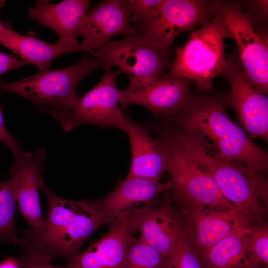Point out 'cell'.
Here are the masks:
<instances>
[{
    "label": "cell",
    "instance_id": "obj_7",
    "mask_svg": "<svg viewBox=\"0 0 268 268\" xmlns=\"http://www.w3.org/2000/svg\"><path fill=\"white\" fill-rule=\"evenodd\" d=\"M94 56L104 69L115 66L126 75L133 91L149 86L169 69L170 54L164 53L143 35L135 33L122 40L110 41L96 51Z\"/></svg>",
    "mask_w": 268,
    "mask_h": 268
},
{
    "label": "cell",
    "instance_id": "obj_9",
    "mask_svg": "<svg viewBox=\"0 0 268 268\" xmlns=\"http://www.w3.org/2000/svg\"><path fill=\"white\" fill-rule=\"evenodd\" d=\"M121 74L111 68L99 82L82 97H80L73 110L59 121L63 130L71 131L85 124L102 128H115L124 131L127 116L119 108L120 90L116 78Z\"/></svg>",
    "mask_w": 268,
    "mask_h": 268
},
{
    "label": "cell",
    "instance_id": "obj_14",
    "mask_svg": "<svg viewBox=\"0 0 268 268\" xmlns=\"http://www.w3.org/2000/svg\"><path fill=\"white\" fill-rule=\"evenodd\" d=\"M46 150L40 147L33 152H25L14 159L7 179L13 188L19 211L30 228L36 229L43 222L39 191L42 182Z\"/></svg>",
    "mask_w": 268,
    "mask_h": 268
},
{
    "label": "cell",
    "instance_id": "obj_29",
    "mask_svg": "<svg viewBox=\"0 0 268 268\" xmlns=\"http://www.w3.org/2000/svg\"><path fill=\"white\" fill-rule=\"evenodd\" d=\"M20 268H67L66 266H57L25 254L15 258Z\"/></svg>",
    "mask_w": 268,
    "mask_h": 268
},
{
    "label": "cell",
    "instance_id": "obj_4",
    "mask_svg": "<svg viewBox=\"0 0 268 268\" xmlns=\"http://www.w3.org/2000/svg\"><path fill=\"white\" fill-rule=\"evenodd\" d=\"M101 67L97 58L87 55L65 68L47 69L17 81L0 82V91L29 100L38 110L59 121L76 105L80 97L76 90L80 83Z\"/></svg>",
    "mask_w": 268,
    "mask_h": 268
},
{
    "label": "cell",
    "instance_id": "obj_28",
    "mask_svg": "<svg viewBox=\"0 0 268 268\" xmlns=\"http://www.w3.org/2000/svg\"><path fill=\"white\" fill-rule=\"evenodd\" d=\"M0 141L4 143L13 154L14 159L21 157L25 152L20 141L14 137L9 132L4 122L2 110L0 105Z\"/></svg>",
    "mask_w": 268,
    "mask_h": 268
},
{
    "label": "cell",
    "instance_id": "obj_19",
    "mask_svg": "<svg viewBox=\"0 0 268 268\" xmlns=\"http://www.w3.org/2000/svg\"><path fill=\"white\" fill-rule=\"evenodd\" d=\"M131 147V162L127 177L159 180L167 171L168 157L166 148L158 138L152 137L141 124L127 116L125 128Z\"/></svg>",
    "mask_w": 268,
    "mask_h": 268
},
{
    "label": "cell",
    "instance_id": "obj_24",
    "mask_svg": "<svg viewBox=\"0 0 268 268\" xmlns=\"http://www.w3.org/2000/svg\"><path fill=\"white\" fill-rule=\"evenodd\" d=\"M268 265V225L267 223L252 225L247 234V253L241 268H259Z\"/></svg>",
    "mask_w": 268,
    "mask_h": 268
},
{
    "label": "cell",
    "instance_id": "obj_26",
    "mask_svg": "<svg viewBox=\"0 0 268 268\" xmlns=\"http://www.w3.org/2000/svg\"><path fill=\"white\" fill-rule=\"evenodd\" d=\"M165 268H203L201 259L190 246L186 233L175 253L166 258Z\"/></svg>",
    "mask_w": 268,
    "mask_h": 268
},
{
    "label": "cell",
    "instance_id": "obj_32",
    "mask_svg": "<svg viewBox=\"0 0 268 268\" xmlns=\"http://www.w3.org/2000/svg\"><path fill=\"white\" fill-rule=\"evenodd\" d=\"M4 2L3 1L0 0V9L2 7V6L4 5ZM6 24L2 22L0 20V33L2 32V31L3 30L4 28L7 27Z\"/></svg>",
    "mask_w": 268,
    "mask_h": 268
},
{
    "label": "cell",
    "instance_id": "obj_22",
    "mask_svg": "<svg viewBox=\"0 0 268 268\" xmlns=\"http://www.w3.org/2000/svg\"><path fill=\"white\" fill-rule=\"evenodd\" d=\"M249 230L226 237L212 247L200 257L203 268H241Z\"/></svg>",
    "mask_w": 268,
    "mask_h": 268
},
{
    "label": "cell",
    "instance_id": "obj_8",
    "mask_svg": "<svg viewBox=\"0 0 268 268\" xmlns=\"http://www.w3.org/2000/svg\"><path fill=\"white\" fill-rule=\"evenodd\" d=\"M215 14L236 43L244 71L252 85L263 94L268 92V43L257 33L249 16L238 5L214 1Z\"/></svg>",
    "mask_w": 268,
    "mask_h": 268
},
{
    "label": "cell",
    "instance_id": "obj_21",
    "mask_svg": "<svg viewBox=\"0 0 268 268\" xmlns=\"http://www.w3.org/2000/svg\"><path fill=\"white\" fill-rule=\"evenodd\" d=\"M0 44L12 51L27 64L35 65L40 71L48 69L53 60L59 56L78 52L74 47L50 44L34 37L21 35L8 27L0 33Z\"/></svg>",
    "mask_w": 268,
    "mask_h": 268
},
{
    "label": "cell",
    "instance_id": "obj_17",
    "mask_svg": "<svg viewBox=\"0 0 268 268\" xmlns=\"http://www.w3.org/2000/svg\"><path fill=\"white\" fill-rule=\"evenodd\" d=\"M190 80L164 74L152 85L137 90H120L119 103L124 108L142 106L154 116L168 118L180 111L191 97Z\"/></svg>",
    "mask_w": 268,
    "mask_h": 268
},
{
    "label": "cell",
    "instance_id": "obj_27",
    "mask_svg": "<svg viewBox=\"0 0 268 268\" xmlns=\"http://www.w3.org/2000/svg\"><path fill=\"white\" fill-rule=\"evenodd\" d=\"M162 0H125V6L133 21L139 25L155 15Z\"/></svg>",
    "mask_w": 268,
    "mask_h": 268
},
{
    "label": "cell",
    "instance_id": "obj_23",
    "mask_svg": "<svg viewBox=\"0 0 268 268\" xmlns=\"http://www.w3.org/2000/svg\"><path fill=\"white\" fill-rule=\"evenodd\" d=\"M16 200L8 179L0 181V240L19 245V238L15 228Z\"/></svg>",
    "mask_w": 268,
    "mask_h": 268
},
{
    "label": "cell",
    "instance_id": "obj_1",
    "mask_svg": "<svg viewBox=\"0 0 268 268\" xmlns=\"http://www.w3.org/2000/svg\"><path fill=\"white\" fill-rule=\"evenodd\" d=\"M40 190L48 205L47 214L40 226L23 231L19 246L25 254L51 262L74 259L90 236L108 222L98 200L71 201L52 192L44 181Z\"/></svg>",
    "mask_w": 268,
    "mask_h": 268
},
{
    "label": "cell",
    "instance_id": "obj_25",
    "mask_svg": "<svg viewBox=\"0 0 268 268\" xmlns=\"http://www.w3.org/2000/svg\"><path fill=\"white\" fill-rule=\"evenodd\" d=\"M166 258L140 237L129 243L124 268H165Z\"/></svg>",
    "mask_w": 268,
    "mask_h": 268
},
{
    "label": "cell",
    "instance_id": "obj_5",
    "mask_svg": "<svg viewBox=\"0 0 268 268\" xmlns=\"http://www.w3.org/2000/svg\"><path fill=\"white\" fill-rule=\"evenodd\" d=\"M225 37L231 36L220 18L215 14L201 28L191 32L184 45L176 47L175 58L167 74L193 80L200 91L211 90L213 79L221 75L227 63Z\"/></svg>",
    "mask_w": 268,
    "mask_h": 268
},
{
    "label": "cell",
    "instance_id": "obj_6",
    "mask_svg": "<svg viewBox=\"0 0 268 268\" xmlns=\"http://www.w3.org/2000/svg\"><path fill=\"white\" fill-rule=\"evenodd\" d=\"M168 157L167 171L174 201L185 206L222 209L234 206L223 196L213 178L170 135L163 127L155 126Z\"/></svg>",
    "mask_w": 268,
    "mask_h": 268
},
{
    "label": "cell",
    "instance_id": "obj_18",
    "mask_svg": "<svg viewBox=\"0 0 268 268\" xmlns=\"http://www.w3.org/2000/svg\"><path fill=\"white\" fill-rule=\"evenodd\" d=\"M89 7L87 0H65L56 4L36 0L28 10L27 17L53 30L58 36V45L74 47L80 52L77 38Z\"/></svg>",
    "mask_w": 268,
    "mask_h": 268
},
{
    "label": "cell",
    "instance_id": "obj_13",
    "mask_svg": "<svg viewBox=\"0 0 268 268\" xmlns=\"http://www.w3.org/2000/svg\"><path fill=\"white\" fill-rule=\"evenodd\" d=\"M171 200L157 208L145 205L125 211L134 230L139 231V237L166 258L175 253L185 234Z\"/></svg>",
    "mask_w": 268,
    "mask_h": 268
},
{
    "label": "cell",
    "instance_id": "obj_16",
    "mask_svg": "<svg viewBox=\"0 0 268 268\" xmlns=\"http://www.w3.org/2000/svg\"><path fill=\"white\" fill-rule=\"evenodd\" d=\"M130 18L125 0H106L97 4L87 13L81 25L80 35L84 38L80 43L82 51L94 55L112 37L135 33Z\"/></svg>",
    "mask_w": 268,
    "mask_h": 268
},
{
    "label": "cell",
    "instance_id": "obj_11",
    "mask_svg": "<svg viewBox=\"0 0 268 268\" xmlns=\"http://www.w3.org/2000/svg\"><path fill=\"white\" fill-rule=\"evenodd\" d=\"M184 214L187 239L200 257L224 238L248 231L253 223L236 208L188 206Z\"/></svg>",
    "mask_w": 268,
    "mask_h": 268
},
{
    "label": "cell",
    "instance_id": "obj_15",
    "mask_svg": "<svg viewBox=\"0 0 268 268\" xmlns=\"http://www.w3.org/2000/svg\"><path fill=\"white\" fill-rule=\"evenodd\" d=\"M109 223L108 231L67 262V268H124L128 247L135 231L126 211Z\"/></svg>",
    "mask_w": 268,
    "mask_h": 268
},
{
    "label": "cell",
    "instance_id": "obj_30",
    "mask_svg": "<svg viewBox=\"0 0 268 268\" xmlns=\"http://www.w3.org/2000/svg\"><path fill=\"white\" fill-rule=\"evenodd\" d=\"M25 64H27L17 55L0 51V77L8 71L18 69Z\"/></svg>",
    "mask_w": 268,
    "mask_h": 268
},
{
    "label": "cell",
    "instance_id": "obj_20",
    "mask_svg": "<svg viewBox=\"0 0 268 268\" xmlns=\"http://www.w3.org/2000/svg\"><path fill=\"white\" fill-rule=\"evenodd\" d=\"M170 188L169 180L163 183L159 180L126 177L111 193L98 200V202L108 223H110L131 206L148 202Z\"/></svg>",
    "mask_w": 268,
    "mask_h": 268
},
{
    "label": "cell",
    "instance_id": "obj_10",
    "mask_svg": "<svg viewBox=\"0 0 268 268\" xmlns=\"http://www.w3.org/2000/svg\"><path fill=\"white\" fill-rule=\"evenodd\" d=\"M213 15L214 1L163 0L155 15L137 26L139 33L164 53L170 54V46L179 34L204 24Z\"/></svg>",
    "mask_w": 268,
    "mask_h": 268
},
{
    "label": "cell",
    "instance_id": "obj_3",
    "mask_svg": "<svg viewBox=\"0 0 268 268\" xmlns=\"http://www.w3.org/2000/svg\"><path fill=\"white\" fill-rule=\"evenodd\" d=\"M166 131L216 183L223 196L253 223L263 222L268 209V185L259 173L220 159L192 134L176 127Z\"/></svg>",
    "mask_w": 268,
    "mask_h": 268
},
{
    "label": "cell",
    "instance_id": "obj_31",
    "mask_svg": "<svg viewBox=\"0 0 268 268\" xmlns=\"http://www.w3.org/2000/svg\"><path fill=\"white\" fill-rule=\"evenodd\" d=\"M0 268H20L15 258L9 257L0 262Z\"/></svg>",
    "mask_w": 268,
    "mask_h": 268
},
{
    "label": "cell",
    "instance_id": "obj_33",
    "mask_svg": "<svg viewBox=\"0 0 268 268\" xmlns=\"http://www.w3.org/2000/svg\"><path fill=\"white\" fill-rule=\"evenodd\" d=\"M263 268H268V266H266L265 267H264Z\"/></svg>",
    "mask_w": 268,
    "mask_h": 268
},
{
    "label": "cell",
    "instance_id": "obj_2",
    "mask_svg": "<svg viewBox=\"0 0 268 268\" xmlns=\"http://www.w3.org/2000/svg\"><path fill=\"white\" fill-rule=\"evenodd\" d=\"M164 121L192 134L220 159L254 173L268 170L267 152L230 118L226 105L218 98H190L180 111Z\"/></svg>",
    "mask_w": 268,
    "mask_h": 268
},
{
    "label": "cell",
    "instance_id": "obj_12",
    "mask_svg": "<svg viewBox=\"0 0 268 268\" xmlns=\"http://www.w3.org/2000/svg\"><path fill=\"white\" fill-rule=\"evenodd\" d=\"M221 76L230 84L229 103L244 129L252 136L268 142V98L250 82L236 52L229 55Z\"/></svg>",
    "mask_w": 268,
    "mask_h": 268
}]
</instances>
